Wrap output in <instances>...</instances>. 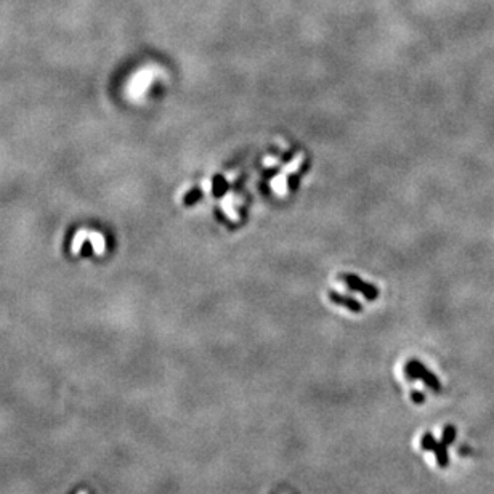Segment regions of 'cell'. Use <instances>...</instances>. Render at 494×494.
Here are the masks:
<instances>
[{
	"label": "cell",
	"mask_w": 494,
	"mask_h": 494,
	"mask_svg": "<svg viewBox=\"0 0 494 494\" xmlns=\"http://www.w3.org/2000/svg\"><path fill=\"white\" fill-rule=\"evenodd\" d=\"M411 398H412V401L416 405H424L425 395L422 392H419V390H412V392H411Z\"/></svg>",
	"instance_id": "52a82bcc"
},
{
	"label": "cell",
	"mask_w": 494,
	"mask_h": 494,
	"mask_svg": "<svg viewBox=\"0 0 494 494\" xmlns=\"http://www.w3.org/2000/svg\"><path fill=\"white\" fill-rule=\"evenodd\" d=\"M456 436H457V430H456V427L454 425H446L443 429V435H441V441L443 443H446L448 446L449 444H453L456 441Z\"/></svg>",
	"instance_id": "5b68a950"
},
{
	"label": "cell",
	"mask_w": 494,
	"mask_h": 494,
	"mask_svg": "<svg viewBox=\"0 0 494 494\" xmlns=\"http://www.w3.org/2000/svg\"><path fill=\"white\" fill-rule=\"evenodd\" d=\"M329 298H331V300H332L334 303L342 305V307L349 308L350 312H353V313H359V312H361V310H363V308H361V305H359L356 300H353L351 297H345V295H342V294H337V292H334V291L329 292Z\"/></svg>",
	"instance_id": "3957f363"
},
{
	"label": "cell",
	"mask_w": 494,
	"mask_h": 494,
	"mask_svg": "<svg viewBox=\"0 0 494 494\" xmlns=\"http://www.w3.org/2000/svg\"><path fill=\"white\" fill-rule=\"evenodd\" d=\"M342 281L349 286L350 289H355L358 292H361V294H364V297L368 298V300H376V298L379 297V289L361 281V279L355 276V274H342Z\"/></svg>",
	"instance_id": "7a4b0ae2"
},
{
	"label": "cell",
	"mask_w": 494,
	"mask_h": 494,
	"mask_svg": "<svg viewBox=\"0 0 494 494\" xmlns=\"http://www.w3.org/2000/svg\"><path fill=\"white\" fill-rule=\"evenodd\" d=\"M436 443H438V441L435 440L434 434L427 432V434H424L422 440H420V448H422L424 451H434L435 446H436Z\"/></svg>",
	"instance_id": "8992f818"
},
{
	"label": "cell",
	"mask_w": 494,
	"mask_h": 494,
	"mask_svg": "<svg viewBox=\"0 0 494 494\" xmlns=\"http://www.w3.org/2000/svg\"><path fill=\"white\" fill-rule=\"evenodd\" d=\"M405 373H406V377L409 380L420 379L430 390H434L435 393H440L443 390L441 382L438 380V377L432 373L430 369H427L425 366L419 361V359H409V363H407L406 368H405Z\"/></svg>",
	"instance_id": "6da1fadb"
},
{
	"label": "cell",
	"mask_w": 494,
	"mask_h": 494,
	"mask_svg": "<svg viewBox=\"0 0 494 494\" xmlns=\"http://www.w3.org/2000/svg\"><path fill=\"white\" fill-rule=\"evenodd\" d=\"M435 457H436V464L438 467L441 468H446L449 464V456H448V444L443 443V441H438L436 446L434 449Z\"/></svg>",
	"instance_id": "277c9868"
}]
</instances>
